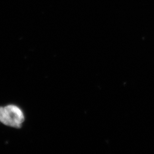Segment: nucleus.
<instances>
[{
  "mask_svg": "<svg viewBox=\"0 0 154 154\" xmlns=\"http://www.w3.org/2000/svg\"><path fill=\"white\" fill-rule=\"evenodd\" d=\"M25 120L22 110L14 105L0 107V122L8 126L20 128Z\"/></svg>",
  "mask_w": 154,
  "mask_h": 154,
  "instance_id": "1",
  "label": "nucleus"
}]
</instances>
